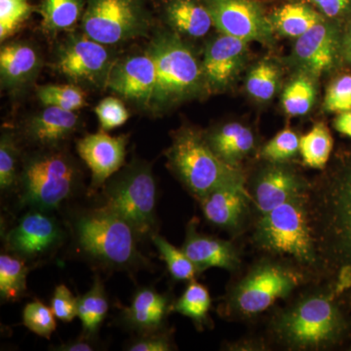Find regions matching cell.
<instances>
[{
    "mask_svg": "<svg viewBox=\"0 0 351 351\" xmlns=\"http://www.w3.org/2000/svg\"><path fill=\"white\" fill-rule=\"evenodd\" d=\"M313 7L326 19L341 21L351 14V0H300Z\"/></svg>",
    "mask_w": 351,
    "mask_h": 351,
    "instance_id": "44",
    "label": "cell"
},
{
    "mask_svg": "<svg viewBox=\"0 0 351 351\" xmlns=\"http://www.w3.org/2000/svg\"><path fill=\"white\" fill-rule=\"evenodd\" d=\"M173 350V341L170 332L160 329L157 331L138 334V338L127 346L130 351H169Z\"/></svg>",
    "mask_w": 351,
    "mask_h": 351,
    "instance_id": "43",
    "label": "cell"
},
{
    "mask_svg": "<svg viewBox=\"0 0 351 351\" xmlns=\"http://www.w3.org/2000/svg\"><path fill=\"white\" fill-rule=\"evenodd\" d=\"M323 108L326 112L351 110V75L339 76L328 87Z\"/></svg>",
    "mask_w": 351,
    "mask_h": 351,
    "instance_id": "40",
    "label": "cell"
},
{
    "mask_svg": "<svg viewBox=\"0 0 351 351\" xmlns=\"http://www.w3.org/2000/svg\"><path fill=\"white\" fill-rule=\"evenodd\" d=\"M29 0H0V40L11 38L31 17Z\"/></svg>",
    "mask_w": 351,
    "mask_h": 351,
    "instance_id": "37",
    "label": "cell"
},
{
    "mask_svg": "<svg viewBox=\"0 0 351 351\" xmlns=\"http://www.w3.org/2000/svg\"><path fill=\"white\" fill-rule=\"evenodd\" d=\"M78 117L75 112L46 107L34 114L25 126V137L39 149L59 147L75 133Z\"/></svg>",
    "mask_w": 351,
    "mask_h": 351,
    "instance_id": "22",
    "label": "cell"
},
{
    "mask_svg": "<svg viewBox=\"0 0 351 351\" xmlns=\"http://www.w3.org/2000/svg\"><path fill=\"white\" fill-rule=\"evenodd\" d=\"M147 52L154 60L156 71L152 110H168L205 90L202 64L177 32H158Z\"/></svg>",
    "mask_w": 351,
    "mask_h": 351,
    "instance_id": "8",
    "label": "cell"
},
{
    "mask_svg": "<svg viewBox=\"0 0 351 351\" xmlns=\"http://www.w3.org/2000/svg\"><path fill=\"white\" fill-rule=\"evenodd\" d=\"M56 316L51 307L36 300L25 304L23 311V324L39 337L49 339L56 330Z\"/></svg>",
    "mask_w": 351,
    "mask_h": 351,
    "instance_id": "39",
    "label": "cell"
},
{
    "mask_svg": "<svg viewBox=\"0 0 351 351\" xmlns=\"http://www.w3.org/2000/svg\"><path fill=\"white\" fill-rule=\"evenodd\" d=\"M211 15L213 24L221 34L272 45L274 32L269 15L258 0H202Z\"/></svg>",
    "mask_w": 351,
    "mask_h": 351,
    "instance_id": "12",
    "label": "cell"
},
{
    "mask_svg": "<svg viewBox=\"0 0 351 351\" xmlns=\"http://www.w3.org/2000/svg\"><path fill=\"white\" fill-rule=\"evenodd\" d=\"M205 219L230 234H240L250 223L253 205L246 186H223L199 200Z\"/></svg>",
    "mask_w": 351,
    "mask_h": 351,
    "instance_id": "18",
    "label": "cell"
},
{
    "mask_svg": "<svg viewBox=\"0 0 351 351\" xmlns=\"http://www.w3.org/2000/svg\"><path fill=\"white\" fill-rule=\"evenodd\" d=\"M315 99L314 78L304 73H299L284 90L283 108L290 117H302L313 108Z\"/></svg>",
    "mask_w": 351,
    "mask_h": 351,
    "instance_id": "32",
    "label": "cell"
},
{
    "mask_svg": "<svg viewBox=\"0 0 351 351\" xmlns=\"http://www.w3.org/2000/svg\"><path fill=\"white\" fill-rule=\"evenodd\" d=\"M51 309L58 319L71 322L77 317V298L66 286H57L51 299Z\"/></svg>",
    "mask_w": 351,
    "mask_h": 351,
    "instance_id": "42",
    "label": "cell"
},
{
    "mask_svg": "<svg viewBox=\"0 0 351 351\" xmlns=\"http://www.w3.org/2000/svg\"><path fill=\"white\" fill-rule=\"evenodd\" d=\"M87 0H43L41 27L49 34L68 31L82 20Z\"/></svg>",
    "mask_w": 351,
    "mask_h": 351,
    "instance_id": "27",
    "label": "cell"
},
{
    "mask_svg": "<svg viewBox=\"0 0 351 351\" xmlns=\"http://www.w3.org/2000/svg\"><path fill=\"white\" fill-rule=\"evenodd\" d=\"M156 247L159 255L162 258L167 269L169 270L171 276L178 281H191L195 279L198 270L195 263L191 262V258L182 251V249H178L174 245L171 244L168 240L164 239L161 235H152L151 239Z\"/></svg>",
    "mask_w": 351,
    "mask_h": 351,
    "instance_id": "35",
    "label": "cell"
},
{
    "mask_svg": "<svg viewBox=\"0 0 351 351\" xmlns=\"http://www.w3.org/2000/svg\"><path fill=\"white\" fill-rule=\"evenodd\" d=\"M29 267L25 261L15 255L0 256V295L2 301L16 302L27 291Z\"/></svg>",
    "mask_w": 351,
    "mask_h": 351,
    "instance_id": "31",
    "label": "cell"
},
{
    "mask_svg": "<svg viewBox=\"0 0 351 351\" xmlns=\"http://www.w3.org/2000/svg\"><path fill=\"white\" fill-rule=\"evenodd\" d=\"M103 206L126 221L138 239L156 232V182L152 166L133 160L112 176L103 186Z\"/></svg>",
    "mask_w": 351,
    "mask_h": 351,
    "instance_id": "9",
    "label": "cell"
},
{
    "mask_svg": "<svg viewBox=\"0 0 351 351\" xmlns=\"http://www.w3.org/2000/svg\"><path fill=\"white\" fill-rule=\"evenodd\" d=\"M300 138L295 131L284 129L263 145L261 156L269 162L287 163L300 154Z\"/></svg>",
    "mask_w": 351,
    "mask_h": 351,
    "instance_id": "38",
    "label": "cell"
},
{
    "mask_svg": "<svg viewBox=\"0 0 351 351\" xmlns=\"http://www.w3.org/2000/svg\"><path fill=\"white\" fill-rule=\"evenodd\" d=\"M128 136L113 137L106 131L89 134L76 144L78 156L91 171V193L103 188L105 182L124 166Z\"/></svg>",
    "mask_w": 351,
    "mask_h": 351,
    "instance_id": "17",
    "label": "cell"
},
{
    "mask_svg": "<svg viewBox=\"0 0 351 351\" xmlns=\"http://www.w3.org/2000/svg\"><path fill=\"white\" fill-rule=\"evenodd\" d=\"M341 59L351 66V21L341 38Z\"/></svg>",
    "mask_w": 351,
    "mask_h": 351,
    "instance_id": "46",
    "label": "cell"
},
{
    "mask_svg": "<svg viewBox=\"0 0 351 351\" xmlns=\"http://www.w3.org/2000/svg\"><path fill=\"white\" fill-rule=\"evenodd\" d=\"M311 184L288 163L269 162L252 177L249 188L254 217L271 211L295 196L307 195Z\"/></svg>",
    "mask_w": 351,
    "mask_h": 351,
    "instance_id": "13",
    "label": "cell"
},
{
    "mask_svg": "<svg viewBox=\"0 0 351 351\" xmlns=\"http://www.w3.org/2000/svg\"><path fill=\"white\" fill-rule=\"evenodd\" d=\"M248 47L241 39L221 34L207 44L203 54L205 90L219 93L232 86L246 63Z\"/></svg>",
    "mask_w": 351,
    "mask_h": 351,
    "instance_id": "16",
    "label": "cell"
},
{
    "mask_svg": "<svg viewBox=\"0 0 351 351\" xmlns=\"http://www.w3.org/2000/svg\"><path fill=\"white\" fill-rule=\"evenodd\" d=\"M108 311V299L103 281L95 277L93 285L86 293L77 298V317L82 323L83 335L94 338L105 320Z\"/></svg>",
    "mask_w": 351,
    "mask_h": 351,
    "instance_id": "28",
    "label": "cell"
},
{
    "mask_svg": "<svg viewBox=\"0 0 351 351\" xmlns=\"http://www.w3.org/2000/svg\"><path fill=\"white\" fill-rule=\"evenodd\" d=\"M211 304V295L208 289L193 279L189 281L181 297L173 302L172 311L189 317L198 330H202L210 324Z\"/></svg>",
    "mask_w": 351,
    "mask_h": 351,
    "instance_id": "29",
    "label": "cell"
},
{
    "mask_svg": "<svg viewBox=\"0 0 351 351\" xmlns=\"http://www.w3.org/2000/svg\"><path fill=\"white\" fill-rule=\"evenodd\" d=\"M281 80V71L274 62L263 60L249 71L246 90L258 101H269L276 96Z\"/></svg>",
    "mask_w": 351,
    "mask_h": 351,
    "instance_id": "33",
    "label": "cell"
},
{
    "mask_svg": "<svg viewBox=\"0 0 351 351\" xmlns=\"http://www.w3.org/2000/svg\"><path fill=\"white\" fill-rule=\"evenodd\" d=\"M156 85V64L149 53L115 61L107 87L144 107L151 108Z\"/></svg>",
    "mask_w": 351,
    "mask_h": 351,
    "instance_id": "19",
    "label": "cell"
},
{
    "mask_svg": "<svg viewBox=\"0 0 351 351\" xmlns=\"http://www.w3.org/2000/svg\"><path fill=\"white\" fill-rule=\"evenodd\" d=\"M20 149L12 133L5 132L0 140V189L2 193L13 191L19 182L18 160Z\"/></svg>",
    "mask_w": 351,
    "mask_h": 351,
    "instance_id": "36",
    "label": "cell"
},
{
    "mask_svg": "<svg viewBox=\"0 0 351 351\" xmlns=\"http://www.w3.org/2000/svg\"><path fill=\"white\" fill-rule=\"evenodd\" d=\"M64 232L48 212L31 210L5 235L7 251L23 260H36L57 249Z\"/></svg>",
    "mask_w": 351,
    "mask_h": 351,
    "instance_id": "15",
    "label": "cell"
},
{
    "mask_svg": "<svg viewBox=\"0 0 351 351\" xmlns=\"http://www.w3.org/2000/svg\"><path fill=\"white\" fill-rule=\"evenodd\" d=\"M38 97L45 107L80 110L86 106V94L77 84H48L38 87Z\"/></svg>",
    "mask_w": 351,
    "mask_h": 351,
    "instance_id": "34",
    "label": "cell"
},
{
    "mask_svg": "<svg viewBox=\"0 0 351 351\" xmlns=\"http://www.w3.org/2000/svg\"><path fill=\"white\" fill-rule=\"evenodd\" d=\"M306 283L308 280L301 270L278 258L263 256L230 286L219 309L228 319H254Z\"/></svg>",
    "mask_w": 351,
    "mask_h": 351,
    "instance_id": "5",
    "label": "cell"
},
{
    "mask_svg": "<svg viewBox=\"0 0 351 351\" xmlns=\"http://www.w3.org/2000/svg\"><path fill=\"white\" fill-rule=\"evenodd\" d=\"M93 339L92 337L85 336L82 334L80 338L75 339V341H71L58 346L56 350L60 351H92L97 350L94 339Z\"/></svg>",
    "mask_w": 351,
    "mask_h": 351,
    "instance_id": "45",
    "label": "cell"
},
{
    "mask_svg": "<svg viewBox=\"0 0 351 351\" xmlns=\"http://www.w3.org/2000/svg\"><path fill=\"white\" fill-rule=\"evenodd\" d=\"M40 66L38 51L29 44H5L0 50L1 86L17 89L29 84L38 75Z\"/></svg>",
    "mask_w": 351,
    "mask_h": 351,
    "instance_id": "23",
    "label": "cell"
},
{
    "mask_svg": "<svg viewBox=\"0 0 351 351\" xmlns=\"http://www.w3.org/2000/svg\"><path fill=\"white\" fill-rule=\"evenodd\" d=\"M82 22L83 32L105 45L145 36L151 27L144 0H87Z\"/></svg>",
    "mask_w": 351,
    "mask_h": 351,
    "instance_id": "10",
    "label": "cell"
},
{
    "mask_svg": "<svg viewBox=\"0 0 351 351\" xmlns=\"http://www.w3.org/2000/svg\"><path fill=\"white\" fill-rule=\"evenodd\" d=\"M82 184V171L61 147L40 149L23 159L18 186L23 204L31 210L58 209L75 195Z\"/></svg>",
    "mask_w": 351,
    "mask_h": 351,
    "instance_id": "7",
    "label": "cell"
},
{
    "mask_svg": "<svg viewBox=\"0 0 351 351\" xmlns=\"http://www.w3.org/2000/svg\"><path fill=\"white\" fill-rule=\"evenodd\" d=\"M334 127L339 133L351 138V110L339 113L335 119Z\"/></svg>",
    "mask_w": 351,
    "mask_h": 351,
    "instance_id": "47",
    "label": "cell"
},
{
    "mask_svg": "<svg viewBox=\"0 0 351 351\" xmlns=\"http://www.w3.org/2000/svg\"><path fill=\"white\" fill-rule=\"evenodd\" d=\"M339 301L329 284L298 295L272 316L270 339L288 350H324L338 345L350 331Z\"/></svg>",
    "mask_w": 351,
    "mask_h": 351,
    "instance_id": "2",
    "label": "cell"
},
{
    "mask_svg": "<svg viewBox=\"0 0 351 351\" xmlns=\"http://www.w3.org/2000/svg\"><path fill=\"white\" fill-rule=\"evenodd\" d=\"M308 193L254 217L252 242L263 256L283 261L301 270L308 282L318 283L323 271L309 218Z\"/></svg>",
    "mask_w": 351,
    "mask_h": 351,
    "instance_id": "3",
    "label": "cell"
},
{
    "mask_svg": "<svg viewBox=\"0 0 351 351\" xmlns=\"http://www.w3.org/2000/svg\"><path fill=\"white\" fill-rule=\"evenodd\" d=\"M258 1H261V0H258Z\"/></svg>",
    "mask_w": 351,
    "mask_h": 351,
    "instance_id": "48",
    "label": "cell"
},
{
    "mask_svg": "<svg viewBox=\"0 0 351 351\" xmlns=\"http://www.w3.org/2000/svg\"><path fill=\"white\" fill-rule=\"evenodd\" d=\"M71 232L77 250L105 269H138L149 265L131 226L103 205L75 215Z\"/></svg>",
    "mask_w": 351,
    "mask_h": 351,
    "instance_id": "4",
    "label": "cell"
},
{
    "mask_svg": "<svg viewBox=\"0 0 351 351\" xmlns=\"http://www.w3.org/2000/svg\"><path fill=\"white\" fill-rule=\"evenodd\" d=\"M166 157L171 171L198 201L223 186H246L241 168L221 160L205 135L191 127L176 132Z\"/></svg>",
    "mask_w": 351,
    "mask_h": 351,
    "instance_id": "6",
    "label": "cell"
},
{
    "mask_svg": "<svg viewBox=\"0 0 351 351\" xmlns=\"http://www.w3.org/2000/svg\"><path fill=\"white\" fill-rule=\"evenodd\" d=\"M274 32L286 38H298L325 19L313 6L291 0L269 15Z\"/></svg>",
    "mask_w": 351,
    "mask_h": 351,
    "instance_id": "26",
    "label": "cell"
},
{
    "mask_svg": "<svg viewBox=\"0 0 351 351\" xmlns=\"http://www.w3.org/2000/svg\"><path fill=\"white\" fill-rule=\"evenodd\" d=\"M332 138L324 123H316L300 138V154L302 161L313 169H324L332 151Z\"/></svg>",
    "mask_w": 351,
    "mask_h": 351,
    "instance_id": "30",
    "label": "cell"
},
{
    "mask_svg": "<svg viewBox=\"0 0 351 351\" xmlns=\"http://www.w3.org/2000/svg\"><path fill=\"white\" fill-rule=\"evenodd\" d=\"M95 113L100 122L103 131H110L123 125L129 119V112L125 106L119 99H104L95 108Z\"/></svg>",
    "mask_w": 351,
    "mask_h": 351,
    "instance_id": "41",
    "label": "cell"
},
{
    "mask_svg": "<svg viewBox=\"0 0 351 351\" xmlns=\"http://www.w3.org/2000/svg\"><path fill=\"white\" fill-rule=\"evenodd\" d=\"M163 13L173 31L189 38H202L214 25L202 0H167Z\"/></svg>",
    "mask_w": 351,
    "mask_h": 351,
    "instance_id": "25",
    "label": "cell"
},
{
    "mask_svg": "<svg viewBox=\"0 0 351 351\" xmlns=\"http://www.w3.org/2000/svg\"><path fill=\"white\" fill-rule=\"evenodd\" d=\"M114 63L105 44L85 34H71L58 46L54 68L75 84L103 88Z\"/></svg>",
    "mask_w": 351,
    "mask_h": 351,
    "instance_id": "11",
    "label": "cell"
},
{
    "mask_svg": "<svg viewBox=\"0 0 351 351\" xmlns=\"http://www.w3.org/2000/svg\"><path fill=\"white\" fill-rule=\"evenodd\" d=\"M308 212L323 279L351 304V152L311 184Z\"/></svg>",
    "mask_w": 351,
    "mask_h": 351,
    "instance_id": "1",
    "label": "cell"
},
{
    "mask_svg": "<svg viewBox=\"0 0 351 351\" xmlns=\"http://www.w3.org/2000/svg\"><path fill=\"white\" fill-rule=\"evenodd\" d=\"M339 21L325 18L306 34L295 38L291 64L300 73L316 78L331 71L341 59Z\"/></svg>",
    "mask_w": 351,
    "mask_h": 351,
    "instance_id": "14",
    "label": "cell"
},
{
    "mask_svg": "<svg viewBox=\"0 0 351 351\" xmlns=\"http://www.w3.org/2000/svg\"><path fill=\"white\" fill-rule=\"evenodd\" d=\"M182 249L195 263L198 274L211 267L237 271L241 265V254L232 242L198 232L195 219L186 228Z\"/></svg>",
    "mask_w": 351,
    "mask_h": 351,
    "instance_id": "20",
    "label": "cell"
},
{
    "mask_svg": "<svg viewBox=\"0 0 351 351\" xmlns=\"http://www.w3.org/2000/svg\"><path fill=\"white\" fill-rule=\"evenodd\" d=\"M215 154L230 165L240 163L255 149L256 136L249 127L239 122H230L205 135Z\"/></svg>",
    "mask_w": 351,
    "mask_h": 351,
    "instance_id": "24",
    "label": "cell"
},
{
    "mask_svg": "<svg viewBox=\"0 0 351 351\" xmlns=\"http://www.w3.org/2000/svg\"><path fill=\"white\" fill-rule=\"evenodd\" d=\"M172 306L167 294H161L154 287H143L134 294L121 318L129 329L138 334L157 331L163 329Z\"/></svg>",
    "mask_w": 351,
    "mask_h": 351,
    "instance_id": "21",
    "label": "cell"
}]
</instances>
